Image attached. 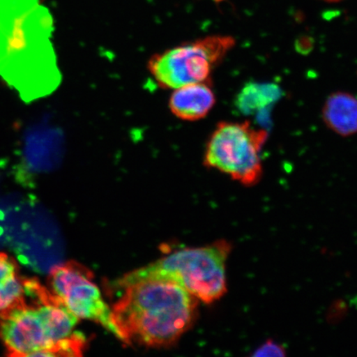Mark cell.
<instances>
[{
    "label": "cell",
    "instance_id": "cell-12",
    "mask_svg": "<svg viewBox=\"0 0 357 357\" xmlns=\"http://www.w3.org/2000/svg\"><path fill=\"white\" fill-rule=\"evenodd\" d=\"M280 91L272 84L250 83L236 97V108L243 114H255L278 100Z\"/></svg>",
    "mask_w": 357,
    "mask_h": 357
},
{
    "label": "cell",
    "instance_id": "cell-6",
    "mask_svg": "<svg viewBox=\"0 0 357 357\" xmlns=\"http://www.w3.org/2000/svg\"><path fill=\"white\" fill-rule=\"evenodd\" d=\"M267 137L265 129L253 128L249 122H220L205 146L204 166L243 185H255L263 174L261 151Z\"/></svg>",
    "mask_w": 357,
    "mask_h": 357
},
{
    "label": "cell",
    "instance_id": "cell-8",
    "mask_svg": "<svg viewBox=\"0 0 357 357\" xmlns=\"http://www.w3.org/2000/svg\"><path fill=\"white\" fill-rule=\"evenodd\" d=\"M212 82L186 84L172 89L168 106L176 118L186 122L199 121L207 117L216 104Z\"/></svg>",
    "mask_w": 357,
    "mask_h": 357
},
{
    "label": "cell",
    "instance_id": "cell-1",
    "mask_svg": "<svg viewBox=\"0 0 357 357\" xmlns=\"http://www.w3.org/2000/svg\"><path fill=\"white\" fill-rule=\"evenodd\" d=\"M52 30L43 0H0V77L26 102L59 84Z\"/></svg>",
    "mask_w": 357,
    "mask_h": 357
},
{
    "label": "cell",
    "instance_id": "cell-3",
    "mask_svg": "<svg viewBox=\"0 0 357 357\" xmlns=\"http://www.w3.org/2000/svg\"><path fill=\"white\" fill-rule=\"evenodd\" d=\"M0 318V338L12 356H63L79 319L54 296L33 298Z\"/></svg>",
    "mask_w": 357,
    "mask_h": 357
},
{
    "label": "cell",
    "instance_id": "cell-9",
    "mask_svg": "<svg viewBox=\"0 0 357 357\" xmlns=\"http://www.w3.org/2000/svg\"><path fill=\"white\" fill-rule=\"evenodd\" d=\"M21 153L30 169L41 171L52 167L59 154L56 132L44 122L29 125L22 136Z\"/></svg>",
    "mask_w": 357,
    "mask_h": 357
},
{
    "label": "cell",
    "instance_id": "cell-2",
    "mask_svg": "<svg viewBox=\"0 0 357 357\" xmlns=\"http://www.w3.org/2000/svg\"><path fill=\"white\" fill-rule=\"evenodd\" d=\"M123 289L112 317L126 344L167 347L193 323L199 300L176 284L145 280Z\"/></svg>",
    "mask_w": 357,
    "mask_h": 357
},
{
    "label": "cell",
    "instance_id": "cell-4",
    "mask_svg": "<svg viewBox=\"0 0 357 357\" xmlns=\"http://www.w3.org/2000/svg\"><path fill=\"white\" fill-rule=\"evenodd\" d=\"M231 249V244L222 240L207 247L182 250L129 272L116 285L124 288L140 281H168L211 303L226 292V262Z\"/></svg>",
    "mask_w": 357,
    "mask_h": 357
},
{
    "label": "cell",
    "instance_id": "cell-13",
    "mask_svg": "<svg viewBox=\"0 0 357 357\" xmlns=\"http://www.w3.org/2000/svg\"><path fill=\"white\" fill-rule=\"evenodd\" d=\"M285 349L283 346L272 340L267 341L258 347L253 356H284Z\"/></svg>",
    "mask_w": 357,
    "mask_h": 357
},
{
    "label": "cell",
    "instance_id": "cell-7",
    "mask_svg": "<svg viewBox=\"0 0 357 357\" xmlns=\"http://www.w3.org/2000/svg\"><path fill=\"white\" fill-rule=\"evenodd\" d=\"M91 272L74 261L56 266L49 278L51 292L78 319L93 321L122 341L99 288Z\"/></svg>",
    "mask_w": 357,
    "mask_h": 357
},
{
    "label": "cell",
    "instance_id": "cell-14",
    "mask_svg": "<svg viewBox=\"0 0 357 357\" xmlns=\"http://www.w3.org/2000/svg\"><path fill=\"white\" fill-rule=\"evenodd\" d=\"M324 1L329 2V3H336L341 1V0H324Z\"/></svg>",
    "mask_w": 357,
    "mask_h": 357
},
{
    "label": "cell",
    "instance_id": "cell-5",
    "mask_svg": "<svg viewBox=\"0 0 357 357\" xmlns=\"http://www.w3.org/2000/svg\"><path fill=\"white\" fill-rule=\"evenodd\" d=\"M235 44L231 36H207L155 53L147 62V70L164 89L211 82L213 70Z\"/></svg>",
    "mask_w": 357,
    "mask_h": 357
},
{
    "label": "cell",
    "instance_id": "cell-11",
    "mask_svg": "<svg viewBox=\"0 0 357 357\" xmlns=\"http://www.w3.org/2000/svg\"><path fill=\"white\" fill-rule=\"evenodd\" d=\"M26 279L20 278L15 261L0 253V318L26 303Z\"/></svg>",
    "mask_w": 357,
    "mask_h": 357
},
{
    "label": "cell",
    "instance_id": "cell-10",
    "mask_svg": "<svg viewBox=\"0 0 357 357\" xmlns=\"http://www.w3.org/2000/svg\"><path fill=\"white\" fill-rule=\"evenodd\" d=\"M324 123L332 131L343 137L357 132V99L346 92L333 93L326 100Z\"/></svg>",
    "mask_w": 357,
    "mask_h": 357
}]
</instances>
